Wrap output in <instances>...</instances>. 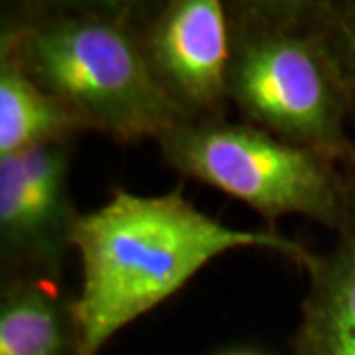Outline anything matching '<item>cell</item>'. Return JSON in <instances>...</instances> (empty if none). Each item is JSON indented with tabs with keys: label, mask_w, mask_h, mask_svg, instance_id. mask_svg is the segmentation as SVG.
Instances as JSON below:
<instances>
[{
	"label": "cell",
	"mask_w": 355,
	"mask_h": 355,
	"mask_svg": "<svg viewBox=\"0 0 355 355\" xmlns=\"http://www.w3.org/2000/svg\"><path fill=\"white\" fill-rule=\"evenodd\" d=\"M69 144L0 156V257L4 277L55 282L73 249L79 211L69 191Z\"/></svg>",
	"instance_id": "cell-5"
},
{
	"label": "cell",
	"mask_w": 355,
	"mask_h": 355,
	"mask_svg": "<svg viewBox=\"0 0 355 355\" xmlns=\"http://www.w3.org/2000/svg\"><path fill=\"white\" fill-rule=\"evenodd\" d=\"M71 300L55 282L4 277L0 294V355H77Z\"/></svg>",
	"instance_id": "cell-8"
},
{
	"label": "cell",
	"mask_w": 355,
	"mask_h": 355,
	"mask_svg": "<svg viewBox=\"0 0 355 355\" xmlns=\"http://www.w3.org/2000/svg\"><path fill=\"white\" fill-rule=\"evenodd\" d=\"M306 291L294 355H355V229H345L306 268Z\"/></svg>",
	"instance_id": "cell-7"
},
{
	"label": "cell",
	"mask_w": 355,
	"mask_h": 355,
	"mask_svg": "<svg viewBox=\"0 0 355 355\" xmlns=\"http://www.w3.org/2000/svg\"><path fill=\"white\" fill-rule=\"evenodd\" d=\"M342 172L345 180V190H347V211H349L347 229H355V148L352 158L342 166Z\"/></svg>",
	"instance_id": "cell-11"
},
{
	"label": "cell",
	"mask_w": 355,
	"mask_h": 355,
	"mask_svg": "<svg viewBox=\"0 0 355 355\" xmlns=\"http://www.w3.org/2000/svg\"><path fill=\"white\" fill-rule=\"evenodd\" d=\"M322 16L355 107V0L322 2Z\"/></svg>",
	"instance_id": "cell-10"
},
{
	"label": "cell",
	"mask_w": 355,
	"mask_h": 355,
	"mask_svg": "<svg viewBox=\"0 0 355 355\" xmlns=\"http://www.w3.org/2000/svg\"><path fill=\"white\" fill-rule=\"evenodd\" d=\"M83 132L60 103L0 55V156L69 144Z\"/></svg>",
	"instance_id": "cell-9"
},
{
	"label": "cell",
	"mask_w": 355,
	"mask_h": 355,
	"mask_svg": "<svg viewBox=\"0 0 355 355\" xmlns=\"http://www.w3.org/2000/svg\"><path fill=\"white\" fill-rule=\"evenodd\" d=\"M0 55L64 107L81 130L132 144L186 114L146 64L135 2H36L4 8Z\"/></svg>",
	"instance_id": "cell-2"
},
{
	"label": "cell",
	"mask_w": 355,
	"mask_h": 355,
	"mask_svg": "<svg viewBox=\"0 0 355 355\" xmlns=\"http://www.w3.org/2000/svg\"><path fill=\"white\" fill-rule=\"evenodd\" d=\"M223 355H263V354H254V352H229V354Z\"/></svg>",
	"instance_id": "cell-12"
},
{
	"label": "cell",
	"mask_w": 355,
	"mask_h": 355,
	"mask_svg": "<svg viewBox=\"0 0 355 355\" xmlns=\"http://www.w3.org/2000/svg\"><path fill=\"white\" fill-rule=\"evenodd\" d=\"M156 144L172 170L247 203L268 229L286 216H302L338 233L347 229L342 166L324 154L227 119L182 123Z\"/></svg>",
	"instance_id": "cell-4"
},
{
	"label": "cell",
	"mask_w": 355,
	"mask_h": 355,
	"mask_svg": "<svg viewBox=\"0 0 355 355\" xmlns=\"http://www.w3.org/2000/svg\"><path fill=\"white\" fill-rule=\"evenodd\" d=\"M71 247L81 263V288L71 300L79 354L99 355L116 331L174 296L216 257L265 249L308 268L314 253L272 229L221 223L184 198L113 188L101 207L81 214Z\"/></svg>",
	"instance_id": "cell-1"
},
{
	"label": "cell",
	"mask_w": 355,
	"mask_h": 355,
	"mask_svg": "<svg viewBox=\"0 0 355 355\" xmlns=\"http://www.w3.org/2000/svg\"><path fill=\"white\" fill-rule=\"evenodd\" d=\"M229 105L247 123L343 166L354 109L322 2H227Z\"/></svg>",
	"instance_id": "cell-3"
},
{
	"label": "cell",
	"mask_w": 355,
	"mask_h": 355,
	"mask_svg": "<svg viewBox=\"0 0 355 355\" xmlns=\"http://www.w3.org/2000/svg\"><path fill=\"white\" fill-rule=\"evenodd\" d=\"M146 64L188 121L227 113V4L219 0L135 2Z\"/></svg>",
	"instance_id": "cell-6"
}]
</instances>
